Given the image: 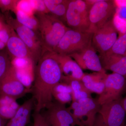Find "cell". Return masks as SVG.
Listing matches in <instances>:
<instances>
[{"label":"cell","mask_w":126,"mask_h":126,"mask_svg":"<svg viewBox=\"0 0 126 126\" xmlns=\"http://www.w3.org/2000/svg\"><path fill=\"white\" fill-rule=\"evenodd\" d=\"M116 7L114 1L99 0L90 7L89 12V32L93 33L108 21L113 19Z\"/></svg>","instance_id":"8"},{"label":"cell","mask_w":126,"mask_h":126,"mask_svg":"<svg viewBox=\"0 0 126 126\" xmlns=\"http://www.w3.org/2000/svg\"><path fill=\"white\" fill-rule=\"evenodd\" d=\"M69 0H44L48 14L66 23V14Z\"/></svg>","instance_id":"19"},{"label":"cell","mask_w":126,"mask_h":126,"mask_svg":"<svg viewBox=\"0 0 126 126\" xmlns=\"http://www.w3.org/2000/svg\"><path fill=\"white\" fill-rule=\"evenodd\" d=\"M31 92L19 79L12 64L0 84V96H6L16 100Z\"/></svg>","instance_id":"12"},{"label":"cell","mask_w":126,"mask_h":126,"mask_svg":"<svg viewBox=\"0 0 126 126\" xmlns=\"http://www.w3.org/2000/svg\"><path fill=\"white\" fill-rule=\"evenodd\" d=\"M33 126H49L45 117L40 112L34 111L33 115Z\"/></svg>","instance_id":"27"},{"label":"cell","mask_w":126,"mask_h":126,"mask_svg":"<svg viewBox=\"0 0 126 126\" xmlns=\"http://www.w3.org/2000/svg\"><path fill=\"white\" fill-rule=\"evenodd\" d=\"M89 9L85 0H69L66 14V23L69 28L82 32H89Z\"/></svg>","instance_id":"6"},{"label":"cell","mask_w":126,"mask_h":126,"mask_svg":"<svg viewBox=\"0 0 126 126\" xmlns=\"http://www.w3.org/2000/svg\"><path fill=\"white\" fill-rule=\"evenodd\" d=\"M16 19L21 24L35 31L39 32L38 21L36 16L16 9L15 12Z\"/></svg>","instance_id":"22"},{"label":"cell","mask_w":126,"mask_h":126,"mask_svg":"<svg viewBox=\"0 0 126 126\" xmlns=\"http://www.w3.org/2000/svg\"><path fill=\"white\" fill-rule=\"evenodd\" d=\"M61 82L67 84L72 89V102L77 101L85 98H91L92 93L88 90L81 80L63 75Z\"/></svg>","instance_id":"20"},{"label":"cell","mask_w":126,"mask_h":126,"mask_svg":"<svg viewBox=\"0 0 126 126\" xmlns=\"http://www.w3.org/2000/svg\"><path fill=\"white\" fill-rule=\"evenodd\" d=\"M34 104L35 101L33 97L25 102L20 106L5 126H26L30 122Z\"/></svg>","instance_id":"17"},{"label":"cell","mask_w":126,"mask_h":126,"mask_svg":"<svg viewBox=\"0 0 126 126\" xmlns=\"http://www.w3.org/2000/svg\"><path fill=\"white\" fill-rule=\"evenodd\" d=\"M18 1L15 0H0V8L5 13L9 11L15 12L17 9Z\"/></svg>","instance_id":"25"},{"label":"cell","mask_w":126,"mask_h":126,"mask_svg":"<svg viewBox=\"0 0 126 126\" xmlns=\"http://www.w3.org/2000/svg\"><path fill=\"white\" fill-rule=\"evenodd\" d=\"M93 33L82 32L68 28L53 52L69 55L79 52L92 44Z\"/></svg>","instance_id":"3"},{"label":"cell","mask_w":126,"mask_h":126,"mask_svg":"<svg viewBox=\"0 0 126 126\" xmlns=\"http://www.w3.org/2000/svg\"><path fill=\"white\" fill-rule=\"evenodd\" d=\"M72 88L69 85L61 82L54 88L52 94L54 93H65L72 94Z\"/></svg>","instance_id":"28"},{"label":"cell","mask_w":126,"mask_h":126,"mask_svg":"<svg viewBox=\"0 0 126 126\" xmlns=\"http://www.w3.org/2000/svg\"><path fill=\"white\" fill-rule=\"evenodd\" d=\"M121 103L126 114V97L123 99H121ZM125 125L126 126V124Z\"/></svg>","instance_id":"30"},{"label":"cell","mask_w":126,"mask_h":126,"mask_svg":"<svg viewBox=\"0 0 126 126\" xmlns=\"http://www.w3.org/2000/svg\"><path fill=\"white\" fill-rule=\"evenodd\" d=\"M12 65L6 49L0 52V84Z\"/></svg>","instance_id":"23"},{"label":"cell","mask_w":126,"mask_h":126,"mask_svg":"<svg viewBox=\"0 0 126 126\" xmlns=\"http://www.w3.org/2000/svg\"><path fill=\"white\" fill-rule=\"evenodd\" d=\"M82 69L106 73L101 63L99 55L92 44L79 52L69 55Z\"/></svg>","instance_id":"13"},{"label":"cell","mask_w":126,"mask_h":126,"mask_svg":"<svg viewBox=\"0 0 126 126\" xmlns=\"http://www.w3.org/2000/svg\"><path fill=\"white\" fill-rule=\"evenodd\" d=\"M126 88V79L121 75L112 73L107 74L103 91L98 98V103L104 104L121 99Z\"/></svg>","instance_id":"10"},{"label":"cell","mask_w":126,"mask_h":126,"mask_svg":"<svg viewBox=\"0 0 126 126\" xmlns=\"http://www.w3.org/2000/svg\"><path fill=\"white\" fill-rule=\"evenodd\" d=\"M6 46V44L4 42L0 41V52L4 49Z\"/></svg>","instance_id":"31"},{"label":"cell","mask_w":126,"mask_h":126,"mask_svg":"<svg viewBox=\"0 0 126 126\" xmlns=\"http://www.w3.org/2000/svg\"><path fill=\"white\" fill-rule=\"evenodd\" d=\"M121 98L104 103L95 117L93 126H124L126 113Z\"/></svg>","instance_id":"5"},{"label":"cell","mask_w":126,"mask_h":126,"mask_svg":"<svg viewBox=\"0 0 126 126\" xmlns=\"http://www.w3.org/2000/svg\"><path fill=\"white\" fill-rule=\"evenodd\" d=\"M104 69L122 75L126 79V56L106 54L99 56Z\"/></svg>","instance_id":"16"},{"label":"cell","mask_w":126,"mask_h":126,"mask_svg":"<svg viewBox=\"0 0 126 126\" xmlns=\"http://www.w3.org/2000/svg\"><path fill=\"white\" fill-rule=\"evenodd\" d=\"M44 115L49 126H77L73 113L64 104L53 101Z\"/></svg>","instance_id":"11"},{"label":"cell","mask_w":126,"mask_h":126,"mask_svg":"<svg viewBox=\"0 0 126 126\" xmlns=\"http://www.w3.org/2000/svg\"><path fill=\"white\" fill-rule=\"evenodd\" d=\"M5 19L7 24L15 31L29 49L33 55L36 64L43 52L41 39L39 32L34 31L21 24L8 12L5 13Z\"/></svg>","instance_id":"4"},{"label":"cell","mask_w":126,"mask_h":126,"mask_svg":"<svg viewBox=\"0 0 126 126\" xmlns=\"http://www.w3.org/2000/svg\"><path fill=\"white\" fill-rule=\"evenodd\" d=\"M101 107L98 98H85L72 102L68 108L73 111V115L77 126H93Z\"/></svg>","instance_id":"7"},{"label":"cell","mask_w":126,"mask_h":126,"mask_svg":"<svg viewBox=\"0 0 126 126\" xmlns=\"http://www.w3.org/2000/svg\"><path fill=\"white\" fill-rule=\"evenodd\" d=\"M53 52L55 58L58 63L63 75L81 81L85 73L77 62L68 55Z\"/></svg>","instance_id":"15"},{"label":"cell","mask_w":126,"mask_h":126,"mask_svg":"<svg viewBox=\"0 0 126 126\" xmlns=\"http://www.w3.org/2000/svg\"><path fill=\"white\" fill-rule=\"evenodd\" d=\"M106 54L126 56V33L119 35L111 49Z\"/></svg>","instance_id":"24"},{"label":"cell","mask_w":126,"mask_h":126,"mask_svg":"<svg viewBox=\"0 0 126 126\" xmlns=\"http://www.w3.org/2000/svg\"><path fill=\"white\" fill-rule=\"evenodd\" d=\"M113 19L93 33L92 45L99 56L108 52L118 38V32Z\"/></svg>","instance_id":"9"},{"label":"cell","mask_w":126,"mask_h":126,"mask_svg":"<svg viewBox=\"0 0 126 126\" xmlns=\"http://www.w3.org/2000/svg\"><path fill=\"white\" fill-rule=\"evenodd\" d=\"M35 13L41 39L42 54L45 52H53L68 27L50 14Z\"/></svg>","instance_id":"2"},{"label":"cell","mask_w":126,"mask_h":126,"mask_svg":"<svg viewBox=\"0 0 126 126\" xmlns=\"http://www.w3.org/2000/svg\"><path fill=\"white\" fill-rule=\"evenodd\" d=\"M11 27L7 24H4L2 29L0 30V41L6 44L10 34Z\"/></svg>","instance_id":"29"},{"label":"cell","mask_w":126,"mask_h":126,"mask_svg":"<svg viewBox=\"0 0 126 126\" xmlns=\"http://www.w3.org/2000/svg\"><path fill=\"white\" fill-rule=\"evenodd\" d=\"M20 106L16 100L6 96H0V115L4 120L13 117Z\"/></svg>","instance_id":"21"},{"label":"cell","mask_w":126,"mask_h":126,"mask_svg":"<svg viewBox=\"0 0 126 126\" xmlns=\"http://www.w3.org/2000/svg\"><path fill=\"white\" fill-rule=\"evenodd\" d=\"M34 85L31 89L35 101V111L40 112L53 101V89L61 82L63 74L53 52L41 55L34 68Z\"/></svg>","instance_id":"1"},{"label":"cell","mask_w":126,"mask_h":126,"mask_svg":"<svg viewBox=\"0 0 126 126\" xmlns=\"http://www.w3.org/2000/svg\"><path fill=\"white\" fill-rule=\"evenodd\" d=\"M53 97L56 101L63 104L70 103L72 101V94L65 93H54L52 94Z\"/></svg>","instance_id":"26"},{"label":"cell","mask_w":126,"mask_h":126,"mask_svg":"<svg viewBox=\"0 0 126 126\" xmlns=\"http://www.w3.org/2000/svg\"><path fill=\"white\" fill-rule=\"evenodd\" d=\"M6 49L11 59H23L31 61L33 64H36L33 55L29 49L11 27L10 36L6 43Z\"/></svg>","instance_id":"14"},{"label":"cell","mask_w":126,"mask_h":126,"mask_svg":"<svg viewBox=\"0 0 126 126\" xmlns=\"http://www.w3.org/2000/svg\"><path fill=\"white\" fill-rule=\"evenodd\" d=\"M107 74L106 73L96 72L85 74L81 81L91 92L100 95L104 88Z\"/></svg>","instance_id":"18"},{"label":"cell","mask_w":126,"mask_h":126,"mask_svg":"<svg viewBox=\"0 0 126 126\" xmlns=\"http://www.w3.org/2000/svg\"><path fill=\"white\" fill-rule=\"evenodd\" d=\"M126 126V125H125V126Z\"/></svg>","instance_id":"33"},{"label":"cell","mask_w":126,"mask_h":126,"mask_svg":"<svg viewBox=\"0 0 126 126\" xmlns=\"http://www.w3.org/2000/svg\"><path fill=\"white\" fill-rule=\"evenodd\" d=\"M4 120H5L3 119L0 115V126H4Z\"/></svg>","instance_id":"32"}]
</instances>
